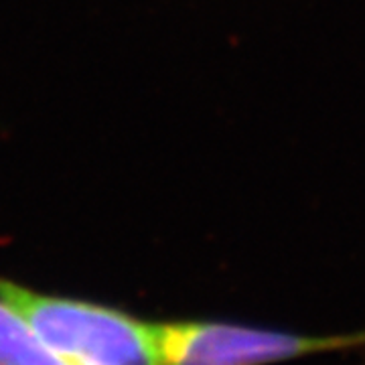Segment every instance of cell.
<instances>
[{
	"label": "cell",
	"instance_id": "obj_3",
	"mask_svg": "<svg viewBox=\"0 0 365 365\" xmlns=\"http://www.w3.org/2000/svg\"><path fill=\"white\" fill-rule=\"evenodd\" d=\"M0 365H76L53 351L33 327L0 299Z\"/></svg>",
	"mask_w": 365,
	"mask_h": 365
},
{
	"label": "cell",
	"instance_id": "obj_2",
	"mask_svg": "<svg viewBox=\"0 0 365 365\" xmlns=\"http://www.w3.org/2000/svg\"><path fill=\"white\" fill-rule=\"evenodd\" d=\"M365 343V335L304 337L232 323L157 325L158 365H266Z\"/></svg>",
	"mask_w": 365,
	"mask_h": 365
},
{
	"label": "cell",
	"instance_id": "obj_1",
	"mask_svg": "<svg viewBox=\"0 0 365 365\" xmlns=\"http://www.w3.org/2000/svg\"><path fill=\"white\" fill-rule=\"evenodd\" d=\"M0 299L71 364L158 365L157 325L83 300L39 294L2 278Z\"/></svg>",
	"mask_w": 365,
	"mask_h": 365
},
{
	"label": "cell",
	"instance_id": "obj_4",
	"mask_svg": "<svg viewBox=\"0 0 365 365\" xmlns=\"http://www.w3.org/2000/svg\"><path fill=\"white\" fill-rule=\"evenodd\" d=\"M76 365H78V364H76Z\"/></svg>",
	"mask_w": 365,
	"mask_h": 365
}]
</instances>
